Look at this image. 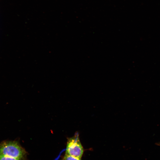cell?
Wrapping results in <instances>:
<instances>
[{
    "label": "cell",
    "instance_id": "obj_1",
    "mask_svg": "<svg viewBox=\"0 0 160 160\" xmlns=\"http://www.w3.org/2000/svg\"><path fill=\"white\" fill-rule=\"evenodd\" d=\"M26 152L16 141L5 140L0 143V155L23 159Z\"/></svg>",
    "mask_w": 160,
    "mask_h": 160
},
{
    "label": "cell",
    "instance_id": "obj_3",
    "mask_svg": "<svg viewBox=\"0 0 160 160\" xmlns=\"http://www.w3.org/2000/svg\"><path fill=\"white\" fill-rule=\"evenodd\" d=\"M63 160H81V158L65 153Z\"/></svg>",
    "mask_w": 160,
    "mask_h": 160
},
{
    "label": "cell",
    "instance_id": "obj_2",
    "mask_svg": "<svg viewBox=\"0 0 160 160\" xmlns=\"http://www.w3.org/2000/svg\"><path fill=\"white\" fill-rule=\"evenodd\" d=\"M83 152V148L78 133L68 139L65 153L81 158Z\"/></svg>",
    "mask_w": 160,
    "mask_h": 160
},
{
    "label": "cell",
    "instance_id": "obj_4",
    "mask_svg": "<svg viewBox=\"0 0 160 160\" xmlns=\"http://www.w3.org/2000/svg\"><path fill=\"white\" fill-rule=\"evenodd\" d=\"M12 157L0 155V160H23Z\"/></svg>",
    "mask_w": 160,
    "mask_h": 160
}]
</instances>
